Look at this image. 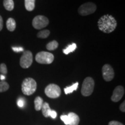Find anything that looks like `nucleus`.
<instances>
[{
	"label": "nucleus",
	"mask_w": 125,
	"mask_h": 125,
	"mask_svg": "<svg viewBox=\"0 0 125 125\" xmlns=\"http://www.w3.org/2000/svg\"><path fill=\"white\" fill-rule=\"evenodd\" d=\"M37 82L32 78H27L23 80L21 84V90L26 96L32 94L37 89Z\"/></svg>",
	"instance_id": "2"
},
{
	"label": "nucleus",
	"mask_w": 125,
	"mask_h": 125,
	"mask_svg": "<svg viewBox=\"0 0 125 125\" xmlns=\"http://www.w3.org/2000/svg\"><path fill=\"white\" fill-rule=\"evenodd\" d=\"M0 79H1V81H4L5 79V77L4 75H1V76H0Z\"/></svg>",
	"instance_id": "30"
},
{
	"label": "nucleus",
	"mask_w": 125,
	"mask_h": 125,
	"mask_svg": "<svg viewBox=\"0 0 125 125\" xmlns=\"http://www.w3.org/2000/svg\"><path fill=\"white\" fill-rule=\"evenodd\" d=\"M76 43H73L72 44L70 45L69 46H68L65 49H64L63 50V53L65 54H68L70 53L73 52L75 51V50L76 49Z\"/></svg>",
	"instance_id": "19"
},
{
	"label": "nucleus",
	"mask_w": 125,
	"mask_h": 125,
	"mask_svg": "<svg viewBox=\"0 0 125 125\" xmlns=\"http://www.w3.org/2000/svg\"><path fill=\"white\" fill-rule=\"evenodd\" d=\"M59 43L55 40L50 42L46 45V49L48 51H54L58 48Z\"/></svg>",
	"instance_id": "18"
},
{
	"label": "nucleus",
	"mask_w": 125,
	"mask_h": 125,
	"mask_svg": "<svg viewBox=\"0 0 125 125\" xmlns=\"http://www.w3.org/2000/svg\"><path fill=\"white\" fill-rule=\"evenodd\" d=\"M35 0H24V5L28 11H32L35 8Z\"/></svg>",
	"instance_id": "15"
},
{
	"label": "nucleus",
	"mask_w": 125,
	"mask_h": 125,
	"mask_svg": "<svg viewBox=\"0 0 125 125\" xmlns=\"http://www.w3.org/2000/svg\"><path fill=\"white\" fill-rule=\"evenodd\" d=\"M12 49L15 52H20L24 51V49L21 47H12Z\"/></svg>",
	"instance_id": "24"
},
{
	"label": "nucleus",
	"mask_w": 125,
	"mask_h": 125,
	"mask_svg": "<svg viewBox=\"0 0 125 125\" xmlns=\"http://www.w3.org/2000/svg\"><path fill=\"white\" fill-rule=\"evenodd\" d=\"M49 116H51L53 119H55L57 117V113H56L55 111L51 110V111L49 114Z\"/></svg>",
	"instance_id": "27"
},
{
	"label": "nucleus",
	"mask_w": 125,
	"mask_h": 125,
	"mask_svg": "<svg viewBox=\"0 0 125 125\" xmlns=\"http://www.w3.org/2000/svg\"><path fill=\"white\" fill-rule=\"evenodd\" d=\"M78 85H79L78 82H76L74 84H73V85L70 86L69 87H65L64 89L65 94H68L71 93L74 91H75V90H76L78 89Z\"/></svg>",
	"instance_id": "17"
},
{
	"label": "nucleus",
	"mask_w": 125,
	"mask_h": 125,
	"mask_svg": "<svg viewBox=\"0 0 125 125\" xmlns=\"http://www.w3.org/2000/svg\"><path fill=\"white\" fill-rule=\"evenodd\" d=\"M45 93L48 97L56 98L60 97L62 93L60 87L54 83L49 84L45 89Z\"/></svg>",
	"instance_id": "6"
},
{
	"label": "nucleus",
	"mask_w": 125,
	"mask_h": 125,
	"mask_svg": "<svg viewBox=\"0 0 125 125\" xmlns=\"http://www.w3.org/2000/svg\"><path fill=\"white\" fill-rule=\"evenodd\" d=\"M125 94V89L122 86H118L114 90L111 96V100L114 102H118L122 99Z\"/></svg>",
	"instance_id": "10"
},
{
	"label": "nucleus",
	"mask_w": 125,
	"mask_h": 125,
	"mask_svg": "<svg viewBox=\"0 0 125 125\" xmlns=\"http://www.w3.org/2000/svg\"><path fill=\"white\" fill-rule=\"evenodd\" d=\"M9 88V85L7 82L2 81L0 82V93L7 91Z\"/></svg>",
	"instance_id": "21"
},
{
	"label": "nucleus",
	"mask_w": 125,
	"mask_h": 125,
	"mask_svg": "<svg viewBox=\"0 0 125 125\" xmlns=\"http://www.w3.org/2000/svg\"><path fill=\"white\" fill-rule=\"evenodd\" d=\"M49 19L46 16L42 15H38L35 16L32 20V26L34 29L40 30L46 27L49 24Z\"/></svg>",
	"instance_id": "8"
},
{
	"label": "nucleus",
	"mask_w": 125,
	"mask_h": 125,
	"mask_svg": "<svg viewBox=\"0 0 125 125\" xmlns=\"http://www.w3.org/2000/svg\"><path fill=\"white\" fill-rule=\"evenodd\" d=\"M70 120L69 125H78L80 122V119L78 115L74 112H70L68 115Z\"/></svg>",
	"instance_id": "11"
},
{
	"label": "nucleus",
	"mask_w": 125,
	"mask_h": 125,
	"mask_svg": "<svg viewBox=\"0 0 125 125\" xmlns=\"http://www.w3.org/2000/svg\"><path fill=\"white\" fill-rule=\"evenodd\" d=\"M43 104V99L40 96H37L34 100V108L37 111H40Z\"/></svg>",
	"instance_id": "12"
},
{
	"label": "nucleus",
	"mask_w": 125,
	"mask_h": 125,
	"mask_svg": "<svg viewBox=\"0 0 125 125\" xmlns=\"http://www.w3.org/2000/svg\"><path fill=\"white\" fill-rule=\"evenodd\" d=\"M24 105V101L23 100L21 99V98H20V99L18 100V105L19 107L21 108L23 107Z\"/></svg>",
	"instance_id": "25"
},
{
	"label": "nucleus",
	"mask_w": 125,
	"mask_h": 125,
	"mask_svg": "<svg viewBox=\"0 0 125 125\" xmlns=\"http://www.w3.org/2000/svg\"><path fill=\"white\" fill-rule=\"evenodd\" d=\"M16 27V24L15 19L13 18H9L7 21V28L9 31H13Z\"/></svg>",
	"instance_id": "13"
},
{
	"label": "nucleus",
	"mask_w": 125,
	"mask_h": 125,
	"mask_svg": "<svg viewBox=\"0 0 125 125\" xmlns=\"http://www.w3.org/2000/svg\"><path fill=\"white\" fill-rule=\"evenodd\" d=\"M4 8L8 11H12L14 8V2L13 0H4Z\"/></svg>",
	"instance_id": "16"
},
{
	"label": "nucleus",
	"mask_w": 125,
	"mask_h": 125,
	"mask_svg": "<svg viewBox=\"0 0 125 125\" xmlns=\"http://www.w3.org/2000/svg\"><path fill=\"white\" fill-rule=\"evenodd\" d=\"M108 125H123L122 123L119 122L112 121L109 122L108 123Z\"/></svg>",
	"instance_id": "26"
},
{
	"label": "nucleus",
	"mask_w": 125,
	"mask_h": 125,
	"mask_svg": "<svg viewBox=\"0 0 125 125\" xmlns=\"http://www.w3.org/2000/svg\"><path fill=\"white\" fill-rule=\"evenodd\" d=\"M0 73L4 75H6L7 74V67L5 64L1 63V64H0Z\"/></svg>",
	"instance_id": "22"
},
{
	"label": "nucleus",
	"mask_w": 125,
	"mask_h": 125,
	"mask_svg": "<svg viewBox=\"0 0 125 125\" xmlns=\"http://www.w3.org/2000/svg\"><path fill=\"white\" fill-rule=\"evenodd\" d=\"M119 108H120V110H121L122 112H125V101H123V102L121 104Z\"/></svg>",
	"instance_id": "28"
},
{
	"label": "nucleus",
	"mask_w": 125,
	"mask_h": 125,
	"mask_svg": "<svg viewBox=\"0 0 125 125\" xmlns=\"http://www.w3.org/2000/svg\"><path fill=\"white\" fill-rule=\"evenodd\" d=\"M54 55L52 53L47 52H40L36 54L35 60L40 64H50L54 60Z\"/></svg>",
	"instance_id": "4"
},
{
	"label": "nucleus",
	"mask_w": 125,
	"mask_h": 125,
	"mask_svg": "<svg viewBox=\"0 0 125 125\" xmlns=\"http://www.w3.org/2000/svg\"><path fill=\"white\" fill-rule=\"evenodd\" d=\"M94 81L92 77H87L84 79L81 89V94L85 97L89 96L93 93L94 88Z\"/></svg>",
	"instance_id": "3"
},
{
	"label": "nucleus",
	"mask_w": 125,
	"mask_h": 125,
	"mask_svg": "<svg viewBox=\"0 0 125 125\" xmlns=\"http://www.w3.org/2000/svg\"><path fill=\"white\" fill-rule=\"evenodd\" d=\"M102 74L103 79L107 82L112 81L114 78L115 73L113 68L108 64L103 65L102 68Z\"/></svg>",
	"instance_id": "9"
},
{
	"label": "nucleus",
	"mask_w": 125,
	"mask_h": 125,
	"mask_svg": "<svg viewBox=\"0 0 125 125\" xmlns=\"http://www.w3.org/2000/svg\"><path fill=\"white\" fill-rule=\"evenodd\" d=\"M96 9V4L92 2H88L81 5L78 8V12L80 15L85 16L94 13Z\"/></svg>",
	"instance_id": "5"
},
{
	"label": "nucleus",
	"mask_w": 125,
	"mask_h": 125,
	"mask_svg": "<svg viewBox=\"0 0 125 125\" xmlns=\"http://www.w3.org/2000/svg\"><path fill=\"white\" fill-rule=\"evenodd\" d=\"M3 28V19L1 16L0 15V31L2 30Z\"/></svg>",
	"instance_id": "29"
},
{
	"label": "nucleus",
	"mask_w": 125,
	"mask_h": 125,
	"mask_svg": "<svg viewBox=\"0 0 125 125\" xmlns=\"http://www.w3.org/2000/svg\"><path fill=\"white\" fill-rule=\"evenodd\" d=\"M117 21L111 15H105L101 16L98 21V27L104 33L113 32L116 28Z\"/></svg>",
	"instance_id": "1"
},
{
	"label": "nucleus",
	"mask_w": 125,
	"mask_h": 125,
	"mask_svg": "<svg viewBox=\"0 0 125 125\" xmlns=\"http://www.w3.org/2000/svg\"><path fill=\"white\" fill-rule=\"evenodd\" d=\"M33 62V55L31 52L24 51L20 59V65L23 68H28L31 66Z\"/></svg>",
	"instance_id": "7"
},
{
	"label": "nucleus",
	"mask_w": 125,
	"mask_h": 125,
	"mask_svg": "<svg viewBox=\"0 0 125 125\" xmlns=\"http://www.w3.org/2000/svg\"><path fill=\"white\" fill-rule=\"evenodd\" d=\"M60 119H62V121L64 122V123L65 125H69L70 120L68 115H62V116H60Z\"/></svg>",
	"instance_id": "23"
},
{
	"label": "nucleus",
	"mask_w": 125,
	"mask_h": 125,
	"mask_svg": "<svg viewBox=\"0 0 125 125\" xmlns=\"http://www.w3.org/2000/svg\"><path fill=\"white\" fill-rule=\"evenodd\" d=\"M50 35V31L48 30H42L38 32L37 34V37L40 38L45 39L48 38Z\"/></svg>",
	"instance_id": "20"
},
{
	"label": "nucleus",
	"mask_w": 125,
	"mask_h": 125,
	"mask_svg": "<svg viewBox=\"0 0 125 125\" xmlns=\"http://www.w3.org/2000/svg\"><path fill=\"white\" fill-rule=\"evenodd\" d=\"M42 112L43 115L45 118H48L49 116V114L51 112L52 109L49 107V104L48 103H43L42 107L41 108Z\"/></svg>",
	"instance_id": "14"
}]
</instances>
